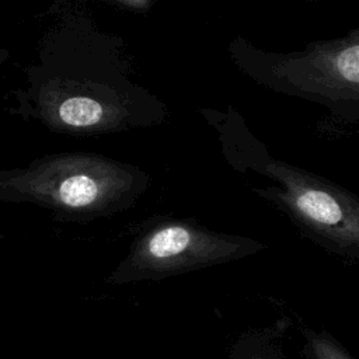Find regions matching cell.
<instances>
[{
    "label": "cell",
    "instance_id": "5",
    "mask_svg": "<svg viewBox=\"0 0 359 359\" xmlns=\"http://www.w3.org/2000/svg\"><path fill=\"white\" fill-rule=\"evenodd\" d=\"M302 355L304 359H358L325 330L306 327L302 330Z\"/></svg>",
    "mask_w": 359,
    "mask_h": 359
},
{
    "label": "cell",
    "instance_id": "6",
    "mask_svg": "<svg viewBox=\"0 0 359 359\" xmlns=\"http://www.w3.org/2000/svg\"><path fill=\"white\" fill-rule=\"evenodd\" d=\"M57 199L69 208H84L94 203L100 196V185L86 174L65 178L57 187Z\"/></svg>",
    "mask_w": 359,
    "mask_h": 359
},
{
    "label": "cell",
    "instance_id": "3",
    "mask_svg": "<svg viewBox=\"0 0 359 359\" xmlns=\"http://www.w3.org/2000/svg\"><path fill=\"white\" fill-rule=\"evenodd\" d=\"M265 250L261 241L238 234L215 231L195 220H167L142 240L139 268L154 278L182 275L238 261Z\"/></svg>",
    "mask_w": 359,
    "mask_h": 359
},
{
    "label": "cell",
    "instance_id": "1",
    "mask_svg": "<svg viewBox=\"0 0 359 359\" xmlns=\"http://www.w3.org/2000/svg\"><path fill=\"white\" fill-rule=\"evenodd\" d=\"M224 160L240 172L264 175L271 185L252 192L282 210L313 243L346 259H359V196L337 182L269 154L233 107L203 109Z\"/></svg>",
    "mask_w": 359,
    "mask_h": 359
},
{
    "label": "cell",
    "instance_id": "2",
    "mask_svg": "<svg viewBox=\"0 0 359 359\" xmlns=\"http://www.w3.org/2000/svg\"><path fill=\"white\" fill-rule=\"evenodd\" d=\"M227 52L233 65L258 86L318 104L342 122H359V28L293 52L266 50L237 35Z\"/></svg>",
    "mask_w": 359,
    "mask_h": 359
},
{
    "label": "cell",
    "instance_id": "4",
    "mask_svg": "<svg viewBox=\"0 0 359 359\" xmlns=\"http://www.w3.org/2000/svg\"><path fill=\"white\" fill-rule=\"evenodd\" d=\"M290 327L289 318H279L269 325L241 332L230 345L227 359H290L285 348Z\"/></svg>",
    "mask_w": 359,
    "mask_h": 359
},
{
    "label": "cell",
    "instance_id": "7",
    "mask_svg": "<svg viewBox=\"0 0 359 359\" xmlns=\"http://www.w3.org/2000/svg\"><path fill=\"white\" fill-rule=\"evenodd\" d=\"M63 123L76 128L93 126L102 119V105L88 97H70L65 100L57 109Z\"/></svg>",
    "mask_w": 359,
    "mask_h": 359
},
{
    "label": "cell",
    "instance_id": "8",
    "mask_svg": "<svg viewBox=\"0 0 359 359\" xmlns=\"http://www.w3.org/2000/svg\"><path fill=\"white\" fill-rule=\"evenodd\" d=\"M125 6H130V7H137V8H142V7H147L150 6V1H146V0H136V1H122Z\"/></svg>",
    "mask_w": 359,
    "mask_h": 359
}]
</instances>
